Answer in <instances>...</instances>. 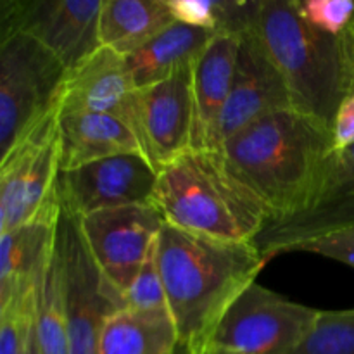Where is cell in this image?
<instances>
[{
	"label": "cell",
	"instance_id": "obj_1",
	"mask_svg": "<svg viewBox=\"0 0 354 354\" xmlns=\"http://www.w3.org/2000/svg\"><path fill=\"white\" fill-rule=\"evenodd\" d=\"M266 263L254 242L220 241L162 225L158 265L168 311L187 353L206 351L227 308L256 282Z\"/></svg>",
	"mask_w": 354,
	"mask_h": 354
},
{
	"label": "cell",
	"instance_id": "obj_2",
	"mask_svg": "<svg viewBox=\"0 0 354 354\" xmlns=\"http://www.w3.org/2000/svg\"><path fill=\"white\" fill-rule=\"evenodd\" d=\"M218 151L277 221L310 203L335 145L324 123L296 109H280L239 130Z\"/></svg>",
	"mask_w": 354,
	"mask_h": 354
},
{
	"label": "cell",
	"instance_id": "obj_3",
	"mask_svg": "<svg viewBox=\"0 0 354 354\" xmlns=\"http://www.w3.org/2000/svg\"><path fill=\"white\" fill-rule=\"evenodd\" d=\"M152 206L171 227L228 242H256L272 221L221 152L209 149H189L162 168Z\"/></svg>",
	"mask_w": 354,
	"mask_h": 354
},
{
	"label": "cell",
	"instance_id": "obj_4",
	"mask_svg": "<svg viewBox=\"0 0 354 354\" xmlns=\"http://www.w3.org/2000/svg\"><path fill=\"white\" fill-rule=\"evenodd\" d=\"M252 30L279 69L292 109L332 130L339 104L354 83L339 38L310 26L294 0H259Z\"/></svg>",
	"mask_w": 354,
	"mask_h": 354
},
{
	"label": "cell",
	"instance_id": "obj_5",
	"mask_svg": "<svg viewBox=\"0 0 354 354\" xmlns=\"http://www.w3.org/2000/svg\"><path fill=\"white\" fill-rule=\"evenodd\" d=\"M66 73L64 64L30 35H0V158L57 113Z\"/></svg>",
	"mask_w": 354,
	"mask_h": 354
},
{
	"label": "cell",
	"instance_id": "obj_6",
	"mask_svg": "<svg viewBox=\"0 0 354 354\" xmlns=\"http://www.w3.org/2000/svg\"><path fill=\"white\" fill-rule=\"evenodd\" d=\"M318 313L254 282L232 301L203 354H292L313 330Z\"/></svg>",
	"mask_w": 354,
	"mask_h": 354
},
{
	"label": "cell",
	"instance_id": "obj_7",
	"mask_svg": "<svg viewBox=\"0 0 354 354\" xmlns=\"http://www.w3.org/2000/svg\"><path fill=\"white\" fill-rule=\"evenodd\" d=\"M69 354H97L107 318L123 310L124 297L100 272L80 228L78 216L61 206L55 234Z\"/></svg>",
	"mask_w": 354,
	"mask_h": 354
},
{
	"label": "cell",
	"instance_id": "obj_8",
	"mask_svg": "<svg viewBox=\"0 0 354 354\" xmlns=\"http://www.w3.org/2000/svg\"><path fill=\"white\" fill-rule=\"evenodd\" d=\"M57 113L35 127L0 158V234L33 221H57Z\"/></svg>",
	"mask_w": 354,
	"mask_h": 354
},
{
	"label": "cell",
	"instance_id": "obj_9",
	"mask_svg": "<svg viewBox=\"0 0 354 354\" xmlns=\"http://www.w3.org/2000/svg\"><path fill=\"white\" fill-rule=\"evenodd\" d=\"M100 10L102 0H2L0 35H30L73 69L102 47Z\"/></svg>",
	"mask_w": 354,
	"mask_h": 354
},
{
	"label": "cell",
	"instance_id": "obj_10",
	"mask_svg": "<svg viewBox=\"0 0 354 354\" xmlns=\"http://www.w3.org/2000/svg\"><path fill=\"white\" fill-rule=\"evenodd\" d=\"M349 227H354V145L332 154L320 185L303 209L272 221L254 244L270 261Z\"/></svg>",
	"mask_w": 354,
	"mask_h": 354
},
{
	"label": "cell",
	"instance_id": "obj_11",
	"mask_svg": "<svg viewBox=\"0 0 354 354\" xmlns=\"http://www.w3.org/2000/svg\"><path fill=\"white\" fill-rule=\"evenodd\" d=\"M131 130L156 171L194 149L192 66L135 92Z\"/></svg>",
	"mask_w": 354,
	"mask_h": 354
},
{
	"label": "cell",
	"instance_id": "obj_12",
	"mask_svg": "<svg viewBox=\"0 0 354 354\" xmlns=\"http://www.w3.org/2000/svg\"><path fill=\"white\" fill-rule=\"evenodd\" d=\"M78 220L100 272L124 294L158 241L165 225L161 213L152 204H133Z\"/></svg>",
	"mask_w": 354,
	"mask_h": 354
},
{
	"label": "cell",
	"instance_id": "obj_13",
	"mask_svg": "<svg viewBox=\"0 0 354 354\" xmlns=\"http://www.w3.org/2000/svg\"><path fill=\"white\" fill-rule=\"evenodd\" d=\"M158 171L144 154L99 159L59 173L61 206L78 218L114 207L152 204Z\"/></svg>",
	"mask_w": 354,
	"mask_h": 354
},
{
	"label": "cell",
	"instance_id": "obj_14",
	"mask_svg": "<svg viewBox=\"0 0 354 354\" xmlns=\"http://www.w3.org/2000/svg\"><path fill=\"white\" fill-rule=\"evenodd\" d=\"M280 109H292L289 92L279 69L251 28L239 37L237 66L218 128V149L228 137L252 121Z\"/></svg>",
	"mask_w": 354,
	"mask_h": 354
},
{
	"label": "cell",
	"instance_id": "obj_15",
	"mask_svg": "<svg viewBox=\"0 0 354 354\" xmlns=\"http://www.w3.org/2000/svg\"><path fill=\"white\" fill-rule=\"evenodd\" d=\"M135 86L124 55L100 47L76 68L68 69L57 104V116L75 113L111 114L131 127Z\"/></svg>",
	"mask_w": 354,
	"mask_h": 354
},
{
	"label": "cell",
	"instance_id": "obj_16",
	"mask_svg": "<svg viewBox=\"0 0 354 354\" xmlns=\"http://www.w3.org/2000/svg\"><path fill=\"white\" fill-rule=\"evenodd\" d=\"M237 55L239 37L216 35L194 62V149L218 151V128L230 97Z\"/></svg>",
	"mask_w": 354,
	"mask_h": 354
},
{
	"label": "cell",
	"instance_id": "obj_17",
	"mask_svg": "<svg viewBox=\"0 0 354 354\" xmlns=\"http://www.w3.org/2000/svg\"><path fill=\"white\" fill-rule=\"evenodd\" d=\"M61 171L121 154H144L130 124L123 118L97 113L57 116Z\"/></svg>",
	"mask_w": 354,
	"mask_h": 354
},
{
	"label": "cell",
	"instance_id": "obj_18",
	"mask_svg": "<svg viewBox=\"0 0 354 354\" xmlns=\"http://www.w3.org/2000/svg\"><path fill=\"white\" fill-rule=\"evenodd\" d=\"M57 221H33L0 234V308L35 292L54 256Z\"/></svg>",
	"mask_w": 354,
	"mask_h": 354
},
{
	"label": "cell",
	"instance_id": "obj_19",
	"mask_svg": "<svg viewBox=\"0 0 354 354\" xmlns=\"http://www.w3.org/2000/svg\"><path fill=\"white\" fill-rule=\"evenodd\" d=\"M214 37L211 31L173 21L144 47L124 55L135 86L154 85L194 66Z\"/></svg>",
	"mask_w": 354,
	"mask_h": 354
},
{
	"label": "cell",
	"instance_id": "obj_20",
	"mask_svg": "<svg viewBox=\"0 0 354 354\" xmlns=\"http://www.w3.org/2000/svg\"><path fill=\"white\" fill-rule=\"evenodd\" d=\"M180 337L168 310H123L107 318L97 354H180Z\"/></svg>",
	"mask_w": 354,
	"mask_h": 354
},
{
	"label": "cell",
	"instance_id": "obj_21",
	"mask_svg": "<svg viewBox=\"0 0 354 354\" xmlns=\"http://www.w3.org/2000/svg\"><path fill=\"white\" fill-rule=\"evenodd\" d=\"M175 21L166 0H102L99 38L121 55L144 47Z\"/></svg>",
	"mask_w": 354,
	"mask_h": 354
},
{
	"label": "cell",
	"instance_id": "obj_22",
	"mask_svg": "<svg viewBox=\"0 0 354 354\" xmlns=\"http://www.w3.org/2000/svg\"><path fill=\"white\" fill-rule=\"evenodd\" d=\"M175 21L214 35L241 37L254 24L259 0H166Z\"/></svg>",
	"mask_w": 354,
	"mask_h": 354
},
{
	"label": "cell",
	"instance_id": "obj_23",
	"mask_svg": "<svg viewBox=\"0 0 354 354\" xmlns=\"http://www.w3.org/2000/svg\"><path fill=\"white\" fill-rule=\"evenodd\" d=\"M35 334L41 354H69L57 251H54L35 290Z\"/></svg>",
	"mask_w": 354,
	"mask_h": 354
},
{
	"label": "cell",
	"instance_id": "obj_24",
	"mask_svg": "<svg viewBox=\"0 0 354 354\" xmlns=\"http://www.w3.org/2000/svg\"><path fill=\"white\" fill-rule=\"evenodd\" d=\"M292 354H354V308L320 311L313 330Z\"/></svg>",
	"mask_w": 354,
	"mask_h": 354
},
{
	"label": "cell",
	"instance_id": "obj_25",
	"mask_svg": "<svg viewBox=\"0 0 354 354\" xmlns=\"http://www.w3.org/2000/svg\"><path fill=\"white\" fill-rule=\"evenodd\" d=\"M124 306L130 310H168L165 286L158 265V241L149 251L144 265L123 294Z\"/></svg>",
	"mask_w": 354,
	"mask_h": 354
},
{
	"label": "cell",
	"instance_id": "obj_26",
	"mask_svg": "<svg viewBox=\"0 0 354 354\" xmlns=\"http://www.w3.org/2000/svg\"><path fill=\"white\" fill-rule=\"evenodd\" d=\"M297 14L322 33L339 38L354 24V0H294Z\"/></svg>",
	"mask_w": 354,
	"mask_h": 354
},
{
	"label": "cell",
	"instance_id": "obj_27",
	"mask_svg": "<svg viewBox=\"0 0 354 354\" xmlns=\"http://www.w3.org/2000/svg\"><path fill=\"white\" fill-rule=\"evenodd\" d=\"M33 324L35 292L0 308V354H23Z\"/></svg>",
	"mask_w": 354,
	"mask_h": 354
},
{
	"label": "cell",
	"instance_id": "obj_28",
	"mask_svg": "<svg viewBox=\"0 0 354 354\" xmlns=\"http://www.w3.org/2000/svg\"><path fill=\"white\" fill-rule=\"evenodd\" d=\"M297 252H311V254L324 256V258L334 259V261L354 268V227L308 242V244L301 245Z\"/></svg>",
	"mask_w": 354,
	"mask_h": 354
},
{
	"label": "cell",
	"instance_id": "obj_29",
	"mask_svg": "<svg viewBox=\"0 0 354 354\" xmlns=\"http://www.w3.org/2000/svg\"><path fill=\"white\" fill-rule=\"evenodd\" d=\"M332 138L335 151H344L354 145V83L339 104L332 123Z\"/></svg>",
	"mask_w": 354,
	"mask_h": 354
},
{
	"label": "cell",
	"instance_id": "obj_30",
	"mask_svg": "<svg viewBox=\"0 0 354 354\" xmlns=\"http://www.w3.org/2000/svg\"><path fill=\"white\" fill-rule=\"evenodd\" d=\"M339 41H341L342 48V57H344L346 69H348L349 76L354 82V24L346 31L344 35L339 37Z\"/></svg>",
	"mask_w": 354,
	"mask_h": 354
},
{
	"label": "cell",
	"instance_id": "obj_31",
	"mask_svg": "<svg viewBox=\"0 0 354 354\" xmlns=\"http://www.w3.org/2000/svg\"><path fill=\"white\" fill-rule=\"evenodd\" d=\"M23 354H41L40 346H38L37 334H35V324H33V328H31V332H30V337H28V341H26V346H24V349H23Z\"/></svg>",
	"mask_w": 354,
	"mask_h": 354
},
{
	"label": "cell",
	"instance_id": "obj_32",
	"mask_svg": "<svg viewBox=\"0 0 354 354\" xmlns=\"http://www.w3.org/2000/svg\"><path fill=\"white\" fill-rule=\"evenodd\" d=\"M180 354H189V353H187V351H185V349H183V348H182V349H180Z\"/></svg>",
	"mask_w": 354,
	"mask_h": 354
},
{
	"label": "cell",
	"instance_id": "obj_33",
	"mask_svg": "<svg viewBox=\"0 0 354 354\" xmlns=\"http://www.w3.org/2000/svg\"><path fill=\"white\" fill-rule=\"evenodd\" d=\"M206 354H223V353H206Z\"/></svg>",
	"mask_w": 354,
	"mask_h": 354
}]
</instances>
